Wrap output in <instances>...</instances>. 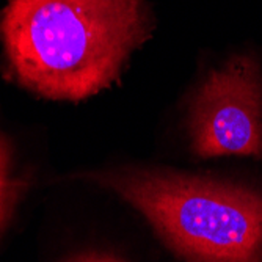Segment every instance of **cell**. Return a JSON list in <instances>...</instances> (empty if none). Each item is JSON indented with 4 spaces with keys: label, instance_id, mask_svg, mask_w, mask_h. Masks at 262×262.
I'll list each match as a JSON object with an SVG mask.
<instances>
[{
    "label": "cell",
    "instance_id": "3",
    "mask_svg": "<svg viewBox=\"0 0 262 262\" xmlns=\"http://www.w3.org/2000/svg\"><path fill=\"white\" fill-rule=\"evenodd\" d=\"M200 157L262 156V71L251 55H235L209 73L190 110Z\"/></svg>",
    "mask_w": 262,
    "mask_h": 262
},
{
    "label": "cell",
    "instance_id": "2",
    "mask_svg": "<svg viewBox=\"0 0 262 262\" xmlns=\"http://www.w3.org/2000/svg\"><path fill=\"white\" fill-rule=\"evenodd\" d=\"M188 262H262V196L200 178L124 171L99 176Z\"/></svg>",
    "mask_w": 262,
    "mask_h": 262
},
{
    "label": "cell",
    "instance_id": "5",
    "mask_svg": "<svg viewBox=\"0 0 262 262\" xmlns=\"http://www.w3.org/2000/svg\"><path fill=\"white\" fill-rule=\"evenodd\" d=\"M80 262H118V260H113V259H104V257H94V259H85V260H80Z\"/></svg>",
    "mask_w": 262,
    "mask_h": 262
},
{
    "label": "cell",
    "instance_id": "4",
    "mask_svg": "<svg viewBox=\"0 0 262 262\" xmlns=\"http://www.w3.org/2000/svg\"><path fill=\"white\" fill-rule=\"evenodd\" d=\"M24 182L11 173V151L8 141L0 134V234L7 228L20 198Z\"/></svg>",
    "mask_w": 262,
    "mask_h": 262
},
{
    "label": "cell",
    "instance_id": "1",
    "mask_svg": "<svg viewBox=\"0 0 262 262\" xmlns=\"http://www.w3.org/2000/svg\"><path fill=\"white\" fill-rule=\"evenodd\" d=\"M149 35L146 0H8L0 13L14 77L51 99L80 101L107 88Z\"/></svg>",
    "mask_w": 262,
    "mask_h": 262
}]
</instances>
